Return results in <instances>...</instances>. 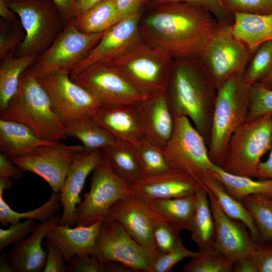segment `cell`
Instances as JSON below:
<instances>
[{"mask_svg": "<svg viewBox=\"0 0 272 272\" xmlns=\"http://www.w3.org/2000/svg\"><path fill=\"white\" fill-rule=\"evenodd\" d=\"M139 21L142 38L166 51L173 58H199L219 25L208 11L185 2L156 5Z\"/></svg>", "mask_w": 272, "mask_h": 272, "instance_id": "cell-1", "label": "cell"}, {"mask_svg": "<svg viewBox=\"0 0 272 272\" xmlns=\"http://www.w3.org/2000/svg\"><path fill=\"white\" fill-rule=\"evenodd\" d=\"M166 93L174 115L187 117L209 146L217 88L199 58H173Z\"/></svg>", "mask_w": 272, "mask_h": 272, "instance_id": "cell-2", "label": "cell"}, {"mask_svg": "<svg viewBox=\"0 0 272 272\" xmlns=\"http://www.w3.org/2000/svg\"><path fill=\"white\" fill-rule=\"evenodd\" d=\"M0 115L27 125L44 141L59 142L67 138L65 123L30 67L22 74L16 94Z\"/></svg>", "mask_w": 272, "mask_h": 272, "instance_id": "cell-3", "label": "cell"}, {"mask_svg": "<svg viewBox=\"0 0 272 272\" xmlns=\"http://www.w3.org/2000/svg\"><path fill=\"white\" fill-rule=\"evenodd\" d=\"M251 97V86L243 74H234L217 90L212 118L209 157L216 165L222 164L231 137L246 121Z\"/></svg>", "mask_w": 272, "mask_h": 272, "instance_id": "cell-4", "label": "cell"}, {"mask_svg": "<svg viewBox=\"0 0 272 272\" xmlns=\"http://www.w3.org/2000/svg\"><path fill=\"white\" fill-rule=\"evenodd\" d=\"M173 59L166 51L142 38L106 63L150 97L166 90Z\"/></svg>", "mask_w": 272, "mask_h": 272, "instance_id": "cell-5", "label": "cell"}, {"mask_svg": "<svg viewBox=\"0 0 272 272\" xmlns=\"http://www.w3.org/2000/svg\"><path fill=\"white\" fill-rule=\"evenodd\" d=\"M272 148V115L246 121L233 133L220 167L231 174L256 178L262 156Z\"/></svg>", "mask_w": 272, "mask_h": 272, "instance_id": "cell-6", "label": "cell"}, {"mask_svg": "<svg viewBox=\"0 0 272 272\" xmlns=\"http://www.w3.org/2000/svg\"><path fill=\"white\" fill-rule=\"evenodd\" d=\"M17 15L25 37L17 47L16 56H38L53 43L61 31L63 22L50 0H13L7 2Z\"/></svg>", "mask_w": 272, "mask_h": 272, "instance_id": "cell-7", "label": "cell"}, {"mask_svg": "<svg viewBox=\"0 0 272 272\" xmlns=\"http://www.w3.org/2000/svg\"><path fill=\"white\" fill-rule=\"evenodd\" d=\"M163 150L172 171L192 177L200 184L216 165L203 138L185 116L174 115L173 132Z\"/></svg>", "mask_w": 272, "mask_h": 272, "instance_id": "cell-8", "label": "cell"}, {"mask_svg": "<svg viewBox=\"0 0 272 272\" xmlns=\"http://www.w3.org/2000/svg\"><path fill=\"white\" fill-rule=\"evenodd\" d=\"M133 194L128 185L115 175L103 158L92 172L89 192L77 206L75 225L89 226L104 221L114 203Z\"/></svg>", "mask_w": 272, "mask_h": 272, "instance_id": "cell-9", "label": "cell"}, {"mask_svg": "<svg viewBox=\"0 0 272 272\" xmlns=\"http://www.w3.org/2000/svg\"><path fill=\"white\" fill-rule=\"evenodd\" d=\"M36 77L65 124L81 117L93 116L102 105L93 94L74 82L65 71L51 70Z\"/></svg>", "mask_w": 272, "mask_h": 272, "instance_id": "cell-10", "label": "cell"}, {"mask_svg": "<svg viewBox=\"0 0 272 272\" xmlns=\"http://www.w3.org/2000/svg\"><path fill=\"white\" fill-rule=\"evenodd\" d=\"M104 32L86 34L77 27L75 20L65 25L50 46L38 55L30 67L35 77L48 71L60 69L70 74L74 68L96 45Z\"/></svg>", "mask_w": 272, "mask_h": 272, "instance_id": "cell-11", "label": "cell"}, {"mask_svg": "<svg viewBox=\"0 0 272 272\" xmlns=\"http://www.w3.org/2000/svg\"><path fill=\"white\" fill-rule=\"evenodd\" d=\"M252 54L235 37L232 25H219L199 59L218 90L232 75L244 74Z\"/></svg>", "mask_w": 272, "mask_h": 272, "instance_id": "cell-12", "label": "cell"}, {"mask_svg": "<svg viewBox=\"0 0 272 272\" xmlns=\"http://www.w3.org/2000/svg\"><path fill=\"white\" fill-rule=\"evenodd\" d=\"M93 256L101 262L116 261L134 271L152 272V260L147 251L115 221L102 222Z\"/></svg>", "mask_w": 272, "mask_h": 272, "instance_id": "cell-13", "label": "cell"}, {"mask_svg": "<svg viewBox=\"0 0 272 272\" xmlns=\"http://www.w3.org/2000/svg\"><path fill=\"white\" fill-rule=\"evenodd\" d=\"M72 80L102 105L134 104L149 97L104 62L92 64Z\"/></svg>", "mask_w": 272, "mask_h": 272, "instance_id": "cell-14", "label": "cell"}, {"mask_svg": "<svg viewBox=\"0 0 272 272\" xmlns=\"http://www.w3.org/2000/svg\"><path fill=\"white\" fill-rule=\"evenodd\" d=\"M81 145L59 143L43 145L30 153L12 159L23 172H31L45 180L53 191L59 192L69 171L79 154L85 151Z\"/></svg>", "mask_w": 272, "mask_h": 272, "instance_id": "cell-15", "label": "cell"}, {"mask_svg": "<svg viewBox=\"0 0 272 272\" xmlns=\"http://www.w3.org/2000/svg\"><path fill=\"white\" fill-rule=\"evenodd\" d=\"M162 219L150 201L133 194L114 203L110 208L106 220L119 223L128 234L147 251L153 263L158 256L154 243L153 230L156 224Z\"/></svg>", "mask_w": 272, "mask_h": 272, "instance_id": "cell-16", "label": "cell"}, {"mask_svg": "<svg viewBox=\"0 0 272 272\" xmlns=\"http://www.w3.org/2000/svg\"><path fill=\"white\" fill-rule=\"evenodd\" d=\"M141 14L140 12L124 18L106 30L86 57L72 70L71 79L93 63L108 62L120 56L141 41L139 21Z\"/></svg>", "mask_w": 272, "mask_h": 272, "instance_id": "cell-17", "label": "cell"}, {"mask_svg": "<svg viewBox=\"0 0 272 272\" xmlns=\"http://www.w3.org/2000/svg\"><path fill=\"white\" fill-rule=\"evenodd\" d=\"M100 150L81 152L73 163L59 192L62 214L58 224L73 227L76 224L77 206L87 177L102 162Z\"/></svg>", "mask_w": 272, "mask_h": 272, "instance_id": "cell-18", "label": "cell"}, {"mask_svg": "<svg viewBox=\"0 0 272 272\" xmlns=\"http://www.w3.org/2000/svg\"><path fill=\"white\" fill-rule=\"evenodd\" d=\"M202 186L208 195L215 224L216 240L213 246L234 261L250 256L258 243L238 223L224 212L212 192Z\"/></svg>", "mask_w": 272, "mask_h": 272, "instance_id": "cell-19", "label": "cell"}, {"mask_svg": "<svg viewBox=\"0 0 272 272\" xmlns=\"http://www.w3.org/2000/svg\"><path fill=\"white\" fill-rule=\"evenodd\" d=\"M128 185L134 194L149 201L191 195L201 185L192 177L174 171L142 177Z\"/></svg>", "mask_w": 272, "mask_h": 272, "instance_id": "cell-20", "label": "cell"}, {"mask_svg": "<svg viewBox=\"0 0 272 272\" xmlns=\"http://www.w3.org/2000/svg\"><path fill=\"white\" fill-rule=\"evenodd\" d=\"M135 105L145 137L163 149L174 128V115L166 91L150 96Z\"/></svg>", "mask_w": 272, "mask_h": 272, "instance_id": "cell-21", "label": "cell"}, {"mask_svg": "<svg viewBox=\"0 0 272 272\" xmlns=\"http://www.w3.org/2000/svg\"><path fill=\"white\" fill-rule=\"evenodd\" d=\"M93 116L116 140L134 146L145 137L135 104L102 105Z\"/></svg>", "mask_w": 272, "mask_h": 272, "instance_id": "cell-22", "label": "cell"}, {"mask_svg": "<svg viewBox=\"0 0 272 272\" xmlns=\"http://www.w3.org/2000/svg\"><path fill=\"white\" fill-rule=\"evenodd\" d=\"M55 215L36 226L28 238L16 244L8 253L13 272H41L45 267L47 252L42 248L43 238L50 228L58 223Z\"/></svg>", "mask_w": 272, "mask_h": 272, "instance_id": "cell-23", "label": "cell"}, {"mask_svg": "<svg viewBox=\"0 0 272 272\" xmlns=\"http://www.w3.org/2000/svg\"><path fill=\"white\" fill-rule=\"evenodd\" d=\"M103 221L89 226H77L75 228L54 225L46 237L61 252L68 263L74 256H92L96 241Z\"/></svg>", "mask_w": 272, "mask_h": 272, "instance_id": "cell-24", "label": "cell"}, {"mask_svg": "<svg viewBox=\"0 0 272 272\" xmlns=\"http://www.w3.org/2000/svg\"><path fill=\"white\" fill-rule=\"evenodd\" d=\"M59 143L40 139L25 124L0 118L1 153L12 160L29 154L39 146Z\"/></svg>", "mask_w": 272, "mask_h": 272, "instance_id": "cell-25", "label": "cell"}, {"mask_svg": "<svg viewBox=\"0 0 272 272\" xmlns=\"http://www.w3.org/2000/svg\"><path fill=\"white\" fill-rule=\"evenodd\" d=\"M232 30L235 37L253 53L261 43L272 40V15L234 13Z\"/></svg>", "mask_w": 272, "mask_h": 272, "instance_id": "cell-26", "label": "cell"}, {"mask_svg": "<svg viewBox=\"0 0 272 272\" xmlns=\"http://www.w3.org/2000/svg\"><path fill=\"white\" fill-rule=\"evenodd\" d=\"M100 151L103 159L113 172L127 184L142 177L135 147L131 143L116 140L113 144Z\"/></svg>", "mask_w": 272, "mask_h": 272, "instance_id": "cell-27", "label": "cell"}, {"mask_svg": "<svg viewBox=\"0 0 272 272\" xmlns=\"http://www.w3.org/2000/svg\"><path fill=\"white\" fill-rule=\"evenodd\" d=\"M196 199L193 212L190 230L191 237L199 252L213 246L216 240V227L208 195L201 185L195 192Z\"/></svg>", "mask_w": 272, "mask_h": 272, "instance_id": "cell-28", "label": "cell"}, {"mask_svg": "<svg viewBox=\"0 0 272 272\" xmlns=\"http://www.w3.org/2000/svg\"><path fill=\"white\" fill-rule=\"evenodd\" d=\"M201 184L212 192L224 212L230 218L241 222L248 228L254 241L259 244L260 237L255 223L242 202L230 195L222 184L210 175L205 177Z\"/></svg>", "mask_w": 272, "mask_h": 272, "instance_id": "cell-29", "label": "cell"}, {"mask_svg": "<svg viewBox=\"0 0 272 272\" xmlns=\"http://www.w3.org/2000/svg\"><path fill=\"white\" fill-rule=\"evenodd\" d=\"M209 175L218 180L230 195L240 201L247 196L256 194L272 198V179L254 180L253 178L229 173L217 165Z\"/></svg>", "mask_w": 272, "mask_h": 272, "instance_id": "cell-30", "label": "cell"}, {"mask_svg": "<svg viewBox=\"0 0 272 272\" xmlns=\"http://www.w3.org/2000/svg\"><path fill=\"white\" fill-rule=\"evenodd\" d=\"M37 56L34 55L14 57L8 54L0 65V113L8 107L16 94L22 74L31 66Z\"/></svg>", "mask_w": 272, "mask_h": 272, "instance_id": "cell-31", "label": "cell"}, {"mask_svg": "<svg viewBox=\"0 0 272 272\" xmlns=\"http://www.w3.org/2000/svg\"><path fill=\"white\" fill-rule=\"evenodd\" d=\"M66 134L82 143L85 151L101 150L113 144L116 140L94 118L86 116L66 124Z\"/></svg>", "mask_w": 272, "mask_h": 272, "instance_id": "cell-32", "label": "cell"}, {"mask_svg": "<svg viewBox=\"0 0 272 272\" xmlns=\"http://www.w3.org/2000/svg\"><path fill=\"white\" fill-rule=\"evenodd\" d=\"M196 194L188 196L150 201L156 212L166 221L180 231H190Z\"/></svg>", "mask_w": 272, "mask_h": 272, "instance_id": "cell-33", "label": "cell"}, {"mask_svg": "<svg viewBox=\"0 0 272 272\" xmlns=\"http://www.w3.org/2000/svg\"><path fill=\"white\" fill-rule=\"evenodd\" d=\"M119 21L115 0H103L75 19L78 29L86 34L104 32Z\"/></svg>", "mask_w": 272, "mask_h": 272, "instance_id": "cell-34", "label": "cell"}, {"mask_svg": "<svg viewBox=\"0 0 272 272\" xmlns=\"http://www.w3.org/2000/svg\"><path fill=\"white\" fill-rule=\"evenodd\" d=\"M4 191L0 188V222L3 226L19 223L21 219L37 220L43 222L55 216L61 206L59 192L53 191L49 199L41 206L28 212H17L5 201Z\"/></svg>", "mask_w": 272, "mask_h": 272, "instance_id": "cell-35", "label": "cell"}, {"mask_svg": "<svg viewBox=\"0 0 272 272\" xmlns=\"http://www.w3.org/2000/svg\"><path fill=\"white\" fill-rule=\"evenodd\" d=\"M135 152L142 177H149L172 171L163 149L144 137L135 145Z\"/></svg>", "mask_w": 272, "mask_h": 272, "instance_id": "cell-36", "label": "cell"}, {"mask_svg": "<svg viewBox=\"0 0 272 272\" xmlns=\"http://www.w3.org/2000/svg\"><path fill=\"white\" fill-rule=\"evenodd\" d=\"M241 202L254 219L260 237L259 244L272 240L271 198L263 194H252L244 197Z\"/></svg>", "mask_w": 272, "mask_h": 272, "instance_id": "cell-37", "label": "cell"}, {"mask_svg": "<svg viewBox=\"0 0 272 272\" xmlns=\"http://www.w3.org/2000/svg\"><path fill=\"white\" fill-rule=\"evenodd\" d=\"M199 252V251H198ZM235 261L218 250L214 246L191 258L183 272H230Z\"/></svg>", "mask_w": 272, "mask_h": 272, "instance_id": "cell-38", "label": "cell"}, {"mask_svg": "<svg viewBox=\"0 0 272 272\" xmlns=\"http://www.w3.org/2000/svg\"><path fill=\"white\" fill-rule=\"evenodd\" d=\"M271 70L272 40H268L252 53L243 74L244 81L251 86L266 77Z\"/></svg>", "mask_w": 272, "mask_h": 272, "instance_id": "cell-39", "label": "cell"}, {"mask_svg": "<svg viewBox=\"0 0 272 272\" xmlns=\"http://www.w3.org/2000/svg\"><path fill=\"white\" fill-rule=\"evenodd\" d=\"M25 32L20 23L17 20L7 22L1 20L0 59L3 60L9 53H13L23 41Z\"/></svg>", "mask_w": 272, "mask_h": 272, "instance_id": "cell-40", "label": "cell"}, {"mask_svg": "<svg viewBox=\"0 0 272 272\" xmlns=\"http://www.w3.org/2000/svg\"><path fill=\"white\" fill-rule=\"evenodd\" d=\"M267 115H272V89L255 83L251 85V102L246 121Z\"/></svg>", "mask_w": 272, "mask_h": 272, "instance_id": "cell-41", "label": "cell"}, {"mask_svg": "<svg viewBox=\"0 0 272 272\" xmlns=\"http://www.w3.org/2000/svg\"><path fill=\"white\" fill-rule=\"evenodd\" d=\"M185 2L206 10L212 13L219 25H232L234 15L224 6L222 0H153V5L170 3Z\"/></svg>", "mask_w": 272, "mask_h": 272, "instance_id": "cell-42", "label": "cell"}, {"mask_svg": "<svg viewBox=\"0 0 272 272\" xmlns=\"http://www.w3.org/2000/svg\"><path fill=\"white\" fill-rule=\"evenodd\" d=\"M179 231L162 219L158 222L153 230V237L158 255L171 250L181 240Z\"/></svg>", "mask_w": 272, "mask_h": 272, "instance_id": "cell-43", "label": "cell"}, {"mask_svg": "<svg viewBox=\"0 0 272 272\" xmlns=\"http://www.w3.org/2000/svg\"><path fill=\"white\" fill-rule=\"evenodd\" d=\"M198 253L186 248L181 239L171 250L159 255L153 261L152 272H169L176 263L182 259L194 257Z\"/></svg>", "mask_w": 272, "mask_h": 272, "instance_id": "cell-44", "label": "cell"}, {"mask_svg": "<svg viewBox=\"0 0 272 272\" xmlns=\"http://www.w3.org/2000/svg\"><path fill=\"white\" fill-rule=\"evenodd\" d=\"M229 11L252 15H272V0H222Z\"/></svg>", "mask_w": 272, "mask_h": 272, "instance_id": "cell-45", "label": "cell"}, {"mask_svg": "<svg viewBox=\"0 0 272 272\" xmlns=\"http://www.w3.org/2000/svg\"><path fill=\"white\" fill-rule=\"evenodd\" d=\"M32 220L12 224L8 229L0 228V250L13 244H17L27 238L36 228Z\"/></svg>", "mask_w": 272, "mask_h": 272, "instance_id": "cell-46", "label": "cell"}, {"mask_svg": "<svg viewBox=\"0 0 272 272\" xmlns=\"http://www.w3.org/2000/svg\"><path fill=\"white\" fill-rule=\"evenodd\" d=\"M67 265L69 272H105L103 263L94 256H74Z\"/></svg>", "mask_w": 272, "mask_h": 272, "instance_id": "cell-47", "label": "cell"}, {"mask_svg": "<svg viewBox=\"0 0 272 272\" xmlns=\"http://www.w3.org/2000/svg\"><path fill=\"white\" fill-rule=\"evenodd\" d=\"M46 246L47 257L43 272L68 271L67 263L60 250L48 239Z\"/></svg>", "mask_w": 272, "mask_h": 272, "instance_id": "cell-48", "label": "cell"}, {"mask_svg": "<svg viewBox=\"0 0 272 272\" xmlns=\"http://www.w3.org/2000/svg\"><path fill=\"white\" fill-rule=\"evenodd\" d=\"M257 272H272V245L258 244L250 254Z\"/></svg>", "mask_w": 272, "mask_h": 272, "instance_id": "cell-49", "label": "cell"}, {"mask_svg": "<svg viewBox=\"0 0 272 272\" xmlns=\"http://www.w3.org/2000/svg\"><path fill=\"white\" fill-rule=\"evenodd\" d=\"M57 8L63 23L66 25L78 16L76 0H50Z\"/></svg>", "mask_w": 272, "mask_h": 272, "instance_id": "cell-50", "label": "cell"}, {"mask_svg": "<svg viewBox=\"0 0 272 272\" xmlns=\"http://www.w3.org/2000/svg\"><path fill=\"white\" fill-rule=\"evenodd\" d=\"M24 172L10 158L0 153V177L19 180Z\"/></svg>", "mask_w": 272, "mask_h": 272, "instance_id": "cell-51", "label": "cell"}, {"mask_svg": "<svg viewBox=\"0 0 272 272\" xmlns=\"http://www.w3.org/2000/svg\"><path fill=\"white\" fill-rule=\"evenodd\" d=\"M146 0H115L119 21L127 16L140 12Z\"/></svg>", "mask_w": 272, "mask_h": 272, "instance_id": "cell-52", "label": "cell"}, {"mask_svg": "<svg viewBox=\"0 0 272 272\" xmlns=\"http://www.w3.org/2000/svg\"><path fill=\"white\" fill-rule=\"evenodd\" d=\"M232 271L257 272V269L255 262L250 255L236 260L234 263Z\"/></svg>", "mask_w": 272, "mask_h": 272, "instance_id": "cell-53", "label": "cell"}, {"mask_svg": "<svg viewBox=\"0 0 272 272\" xmlns=\"http://www.w3.org/2000/svg\"><path fill=\"white\" fill-rule=\"evenodd\" d=\"M256 178L258 179H272V148L268 158L258 165Z\"/></svg>", "mask_w": 272, "mask_h": 272, "instance_id": "cell-54", "label": "cell"}, {"mask_svg": "<svg viewBox=\"0 0 272 272\" xmlns=\"http://www.w3.org/2000/svg\"><path fill=\"white\" fill-rule=\"evenodd\" d=\"M103 263L105 272H132L134 271L129 267L118 262L106 261Z\"/></svg>", "mask_w": 272, "mask_h": 272, "instance_id": "cell-55", "label": "cell"}, {"mask_svg": "<svg viewBox=\"0 0 272 272\" xmlns=\"http://www.w3.org/2000/svg\"><path fill=\"white\" fill-rule=\"evenodd\" d=\"M0 16L3 20L7 22L16 20V14L9 8L5 0H0Z\"/></svg>", "mask_w": 272, "mask_h": 272, "instance_id": "cell-56", "label": "cell"}, {"mask_svg": "<svg viewBox=\"0 0 272 272\" xmlns=\"http://www.w3.org/2000/svg\"><path fill=\"white\" fill-rule=\"evenodd\" d=\"M103 0H76L78 15Z\"/></svg>", "mask_w": 272, "mask_h": 272, "instance_id": "cell-57", "label": "cell"}, {"mask_svg": "<svg viewBox=\"0 0 272 272\" xmlns=\"http://www.w3.org/2000/svg\"><path fill=\"white\" fill-rule=\"evenodd\" d=\"M0 271L1 272H13L11 264L6 256L1 255L0 256Z\"/></svg>", "mask_w": 272, "mask_h": 272, "instance_id": "cell-58", "label": "cell"}, {"mask_svg": "<svg viewBox=\"0 0 272 272\" xmlns=\"http://www.w3.org/2000/svg\"><path fill=\"white\" fill-rule=\"evenodd\" d=\"M13 185V182L10 178L0 177V188L4 191L11 189Z\"/></svg>", "mask_w": 272, "mask_h": 272, "instance_id": "cell-59", "label": "cell"}, {"mask_svg": "<svg viewBox=\"0 0 272 272\" xmlns=\"http://www.w3.org/2000/svg\"><path fill=\"white\" fill-rule=\"evenodd\" d=\"M258 83L266 88L272 89V70L266 77Z\"/></svg>", "mask_w": 272, "mask_h": 272, "instance_id": "cell-60", "label": "cell"}, {"mask_svg": "<svg viewBox=\"0 0 272 272\" xmlns=\"http://www.w3.org/2000/svg\"><path fill=\"white\" fill-rule=\"evenodd\" d=\"M7 2H8V1H13V0H5Z\"/></svg>", "mask_w": 272, "mask_h": 272, "instance_id": "cell-61", "label": "cell"}, {"mask_svg": "<svg viewBox=\"0 0 272 272\" xmlns=\"http://www.w3.org/2000/svg\"><path fill=\"white\" fill-rule=\"evenodd\" d=\"M271 200H272V198H271Z\"/></svg>", "mask_w": 272, "mask_h": 272, "instance_id": "cell-62", "label": "cell"}]
</instances>
